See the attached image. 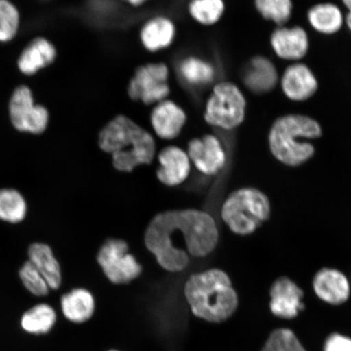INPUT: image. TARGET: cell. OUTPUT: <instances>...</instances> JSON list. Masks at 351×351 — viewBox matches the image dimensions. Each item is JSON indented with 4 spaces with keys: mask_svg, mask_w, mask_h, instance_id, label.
Returning <instances> with one entry per match:
<instances>
[{
    "mask_svg": "<svg viewBox=\"0 0 351 351\" xmlns=\"http://www.w3.org/2000/svg\"><path fill=\"white\" fill-rule=\"evenodd\" d=\"M215 219L195 208L165 210L156 215L144 232V244L162 269L182 273L190 265V256L204 258L219 243Z\"/></svg>",
    "mask_w": 351,
    "mask_h": 351,
    "instance_id": "obj_1",
    "label": "cell"
},
{
    "mask_svg": "<svg viewBox=\"0 0 351 351\" xmlns=\"http://www.w3.org/2000/svg\"><path fill=\"white\" fill-rule=\"evenodd\" d=\"M100 150L112 156L114 169L130 173L142 165H151L156 156V143L150 132L130 117L117 115L98 135Z\"/></svg>",
    "mask_w": 351,
    "mask_h": 351,
    "instance_id": "obj_2",
    "label": "cell"
},
{
    "mask_svg": "<svg viewBox=\"0 0 351 351\" xmlns=\"http://www.w3.org/2000/svg\"><path fill=\"white\" fill-rule=\"evenodd\" d=\"M183 292L192 314L205 322H226L238 308V293L230 276L222 269H210L191 275Z\"/></svg>",
    "mask_w": 351,
    "mask_h": 351,
    "instance_id": "obj_3",
    "label": "cell"
},
{
    "mask_svg": "<svg viewBox=\"0 0 351 351\" xmlns=\"http://www.w3.org/2000/svg\"><path fill=\"white\" fill-rule=\"evenodd\" d=\"M322 125L313 117L289 113L276 118L267 135V143L275 159L288 167L306 163L315 153L311 140L322 137Z\"/></svg>",
    "mask_w": 351,
    "mask_h": 351,
    "instance_id": "obj_4",
    "label": "cell"
},
{
    "mask_svg": "<svg viewBox=\"0 0 351 351\" xmlns=\"http://www.w3.org/2000/svg\"><path fill=\"white\" fill-rule=\"evenodd\" d=\"M271 207L269 197L254 187L240 188L232 192L221 210L222 221L239 236H248L269 221Z\"/></svg>",
    "mask_w": 351,
    "mask_h": 351,
    "instance_id": "obj_5",
    "label": "cell"
},
{
    "mask_svg": "<svg viewBox=\"0 0 351 351\" xmlns=\"http://www.w3.org/2000/svg\"><path fill=\"white\" fill-rule=\"evenodd\" d=\"M248 103L236 83L221 81L210 90L204 105V119L208 125L223 130H234L247 118Z\"/></svg>",
    "mask_w": 351,
    "mask_h": 351,
    "instance_id": "obj_6",
    "label": "cell"
},
{
    "mask_svg": "<svg viewBox=\"0 0 351 351\" xmlns=\"http://www.w3.org/2000/svg\"><path fill=\"white\" fill-rule=\"evenodd\" d=\"M96 261L110 282L127 285L143 274V266L130 252V245L121 239L109 238L101 245Z\"/></svg>",
    "mask_w": 351,
    "mask_h": 351,
    "instance_id": "obj_7",
    "label": "cell"
},
{
    "mask_svg": "<svg viewBox=\"0 0 351 351\" xmlns=\"http://www.w3.org/2000/svg\"><path fill=\"white\" fill-rule=\"evenodd\" d=\"M169 69L163 62L147 63L136 69L127 86V94L134 102L146 106L169 99L171 93Z\"/></svg>",
    "mask_w": 351,
    "mask_h": 351,
    "instance_id": "obj_8",
    "label": "cell"
},
{
    "mask_svg": "<svg viewBox=\"0 0 351 351\" xmlns=\"http://www.w3.org/2000/svg\"><path fill=\"white\" fill-rule=\"evenodd\" d=\"M10 113L13 126L17 130L40 134L46 130L49 113L41 105H35L32 90L21 86L14 91L10 104Z\"/></svg>",
    "mask_w": 351,
    "mask_h": 351,
    "instance_id": "obj_9",
    "label": "cell"
},
{
    "mask_svg": "<svg viewBox=\"0 0 351 351\" xmlns=\"http://www.w3.org/2000/svg\"><path fill=\"white\" fill-rule=\"evenodd\" d=\"M186 152L196 169L205 176L217 175L226 164L225 148L221 140L214 134L192 138L187 144Z\"/></svg>",
    "mask_w": 351,
    "mask_h": 351,
    "instance_id": "obj_10",
    "label": "cell"
},
{
    "mask_svg": "<svg viewBox=\"0 0 351 351\" xmlns=\"http://www.w3.org/2000/svg\"><path fill=\"white\" fill-rule=\"evenodd\" d=\"M279 85L285 98L293 103H304L319 91V80L308 65L293 62L285 69Z\"/></svg>",
    "mask_w": 351,
    "mask_h": 351,
    "instance_id": "obj_11",
    "label": "cell"
},
{
    "mask_svg": "<svg viewBox=\"0 0 351 351\" xmlns=\"http://www.w3.org/2000/svg\"><path fill=\"white\" fill-rule=\"evenodd\" d=\"M269 43L276 57L292 63L300 62L310 50L308 34L300 25L276 27L270 34Z\"/></svg>",
    "mask_w": 351,
    "mask_h": 351,
    "instance_id": "obj_12",
    "label": "cell"
},
{
    "mask_svg": "<svg viewBox=\"0 0 351 351\" xmlns=\"http://www.w3.org/2000/svg\"><path fill=\"white\" fill-rule=\"evenodd\" d=\"M152 107L150 123L154 133L158 138L166 141L178 138L186 125L185 110L169 99L161 101Z\"/></svg>",
    "mask_w": 351,
    "mask_h": 351,
    "instance_id": "obj_13",
    "label": "cell"
},
{
    "mask_svg": "<svg viewBox=\"0 0 351 351\" xmlns=\"http://www.w3.org/2000/svg\"><path fill=\"white\" fill-rule=\"evenodd\" d=\"M156 178L164 186L176 187L185 182L190 176L191 162L187 152L175 145L162 149L157 155Z\"/></svg>",
    "mask_w": 351,
    "mask_h": 351,
    "instance_id": "obj_14",
    "label": "cell"
},
{
    "mask_svg": "<svg viewBox=\"0 0 351 351\" xmlns=\"http://www.w3.org/2000/svg\"><path fill=\"white\" fill-rule=\"evenodd\" d=\"M304 293L287 276L276 279L270 289V309L276 317L293 319L304 309Z\"/></svg>",
    "mask_w": 351,
    "mask_h": 351,
    "instance_id": "obj_15",
    "label": "cell"
},
{
    "mask_svg": "<svg viewBox=\"0 0 351 351\" xmlns=\"http://www.w3.org/2000/svg\"><path fill=\"white\" fill-rule=\"evenodd\" d=\"M279 81L278 69L265 56H254L247 61L243 82L253 95H262L274 91L279 85Z\"/></svg>",
    "mask_w": 351,
    "mask_h": 351,
    "instance_id": "obj_16",
    "label": "cell"
},
{
    "mask_svg": "<svg viewBox=\"0 0 351 351\" xmlns=\"http://www.w3.org/2000/svg\"><path fill=\"white\" fill-rule=\"evenodd\" d=\"M313 287L315 295L332 305H340L348 300L350 285L343 273L332 267H323L314 276Z\"/></svg>",
    "mask_w": 351,
    "mask_h": 351,
    "instance_id": "obj_17",
    "label": "cell"
},
{
    "mask_svg": "<svg viewBox=\"0 0 351 351\" xmlns=\"http://www.w3.org/2000/svg\"><path fill=\"white\" fill-rule=\"evenodd\" d=\"M177 29L172 19L157 15L145 21L139 32L140 42L145 50L156 53L173 43Z\"/></svg>",
    "mask_w": 351,
    "mask_h": 351,
    "instance_id": "obj_18",
    "label": "cell"
},
{
    "mask_svg": "<svg viewBox=\"0 0 351 351\" xmlns=\"http://www.w3.org/2000/svg\"><path fill=\"white\" fill-rule=\"evenodd\" d=\"M306 19L315 32L326 36L340 32L345 25L343 12L331 1L314 3L306 12Z\"/></svg>",
    "mask_w": 351,
    "mask_h": 351,
    "instance_id": "obj_19",
    "label": "cell"
},
{
    "mask_svg": "<svg viewBox=\"0 0 351 351\" xmlns=\"http://www.w3.org/2000/svg\"><path fill=\"white\" fill-rule=\"evenodd\" d=\"M177 72L184 84L192 88L213 84L217 77L215 65L207 59L195 55L187 56L180 60Z\"/></svg>",
    "mask_w": 351,
    "mask_h": 351,
    "instance_id": "obj_20",
    "label": "cell"
},
{
    "mask_svg": "<svg viewBox=\"0 0 351 351\" xmlns=\"http://www.w3.org/2000/svg\"><path fill=\"white\" fill-rule=\"evenodd\" d=\"M29 261L36 267L51 289H60L62 284V271L58 261L49 245L35 243L28 250Z\"/></svg>",
    "mask_w": 351,
    "mask_h": 351,
    "instance_id": "obj_21",
    "label": "cell"
},
{
    "mask_svg": "<svg viewBox=\"0 0 351 351\" xmlns=\"http://www.w3.org/2000/svg\"><path fill=\"white\" fill-rule=\"evenodd\" d=\"M64 317L74 324H84L93 317L95 300L90 291L76 288L65 293L60 300Z\"/></svg>",
    "mask_w": 351,
    "mask_h": 351,
    "instance_id": "obj_22",
    "label": "cell"
},
{
    "mask_svg": "<svg viewBox=\"0 0 351 351\" xmlns=\"http://www.w3.org/2000/svg\"><path fill=\"white\" fill-rule=\"evenodd\" d=\"M56 57V50L53 44L46 38H35L22 52L19 67L25 75H33L38 70L53 63Z\"/></svg>",
    "mask_w": 351,
    "mask_h": 351,
    "instance_id": "obj_23",
    "label": "cell"
},
{
    "mask_svg": "<svg viewBox=\"0 0 351 351\" xmlns=\"http://www.w3.org/2000/svg\"><path fill=\"white\" fill-rule=\"evenodd\" d=\"M56 311L50 305L38 304L22 315L21 327L32 335H45L50 332L56 322Z\"/></svg>",
    "mask_w": 351,
    "mask_h": 351,
    "instance_id": "obj_24",
    "label": "cell"
},
{
    "mask_svg": "<svg viewBox=\"0 0 351 351\" xmlns=\"http://www.w3.org/2000/svg\"><path fill=\"white\" fill-rule=\"evenodd\" d=\"M253 5L262 19L276 27L289 23L295 7L293 0H253Z\"/></svg>",
    "mask_w": 351,
    "mask_h": 351,
    "instance_id": "obj_25",
    "label": "cell"
},
{
    "mask_svg": "<svg viewBox=\"0 0 351 351\" xmlns=\"http://www.w3.org/2000/svg\"><path fill=\"white\" fill-rule=\"evenodd\" d=\"M187 10L191 19L203 26H213L226 12L225 0H190Z\"/></svg>",
    "mask_w": 351,
    "mask_h": 351,
    "instance_id": "obj_26",
    "label": "cell"
},
{
    "mask_svg": "<svg viewBox=\"0 0 351 351\" xmlns=\"http://www.w3.org/2000/svg\"><path fill=\"white\" fill-rule=\"evenodd\" d=\"M27 204L24 197L14 189L0 190V219L4 222L16 223L25 219Z\"/></svg>",
    "mask_w": 351,
    "mask_h": 351,
    "instance_id": "obj_27",
    "label": "cell"
},
{
    "mask_svg": "<svg viewBox=\"0 0 351 351\" xmlns=\"http://www.w3.org/2000/svg\"><path fill=\"white\" fill-rule=\"evenodd\" d=\"M19 13L8 0H0V41L14 38L19 27Z\"/></svg>",
    "mask_w": 351,
    "mask_h": 351,
    "instance_id": "obj_28",
    "label": "cell"
},
{
    "mask_svg": "<svg viewBox=\"0 0 351 351\" xmlns=\"http://www.w3.org/2000/svg\"><path fill=\"white\" fill-rule=\"evenodd\" d=\"M261 351H306L295 333L279 328L271 333Z\"/></svg>",
    "mask_w": 351,
    "mask_h": 351,
    "instance_id": "obj_29",
    "label": "cell"
},
{
    "mask_svg": "<svg viewBox=\"0 0 351 351\" xmlns=\"http://www.w3.org/2000/svg\"><path fill=\"white\" fill-rule=\"evenodd\" d=\"M19 276L24 287L32 295L37 297H44L49 293L50 288L48 287L45 279L29 261L25 262L23 266L21 267Z\"/></svg>",
    "mask_w": 351,
    "mask_h": 351,
    "instance_id": "obj_30",
    "label": "cell"
},
{
    "mask_svg": "<svg viewBox=\"0 0 351 351\" xmlns=\"http://www.w3.org/2000/svg\"><path fill=\"white\" fill-rule=\"evenodd\" d=\"M324 351H351V339L335 333L327 339Z\"/></svg>",
    "mask_w": 351,
    "mask_h": 351,
    "instance_id": "obj_31",
    "label": "cell"
},
{
    "mask_svg": "<svg viewBox=\"0 0 351 351\" xmlns=\"http://www.w3.org/2000/svg\"><path fill=\"white\" fill-rule=\"evenodd\" d=\"M342 5L346 8L348 12L344 16V22L346 27L348 28L351 32V0H340Z\"/></svg>",
    "mask_w": 351,
    "mask_h": 351,
    "instance_id": "obj_32",
    "label": "cell"
},
{
    "mask_svg": "<svg viewBox=\"0 0 351 351\" xmlns=\"http://www.w3.org/2000/svg\"><path fill=\"white\" fill-rule=\"evenodd\" d=\"M119 1L130 7L139 8L145 5L150 0H119Z\"/></svg>",
    "mask_w": 351,
    "mask_h": 351,
    "instance_id": "obj_33",
    "label": "cell"
},
{
    "mask_svg": "<svg viewBox=\"0 0 351 351\" xmlns=\"http://www.w3.org/2000/svg\"><path fill=\"white\" fill-rule=\"evenodd\" d=\"M108 351H118V350H108Z\"/></svg>",
    "mask_w": 351,
    "mask_h": 351,
    "instance_id": "obj_34",
    "label": "cell"
}]
</instances>
